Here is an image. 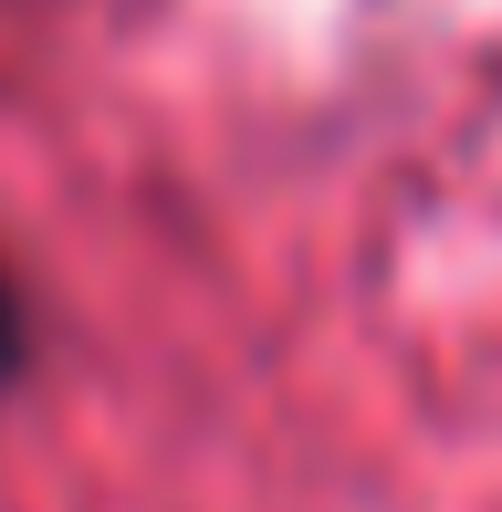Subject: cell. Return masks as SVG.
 I'll return each mask as SVG.
<instances>
[{
    "label": "cell",
    "mask_w": 502,
    "mask_h": 512,
    "mask_svg": "<svg viewBox=\"0 0 502 512\" xmlns=\"http://www.w3.org/2000/svg\"><path fill=\"white\" fill-rule=\"evenodd\" d=\"M21 377V293H11V272H0V387Z\"/></svg>",
    "instance_id": "obj_1"
}]
</instances>
